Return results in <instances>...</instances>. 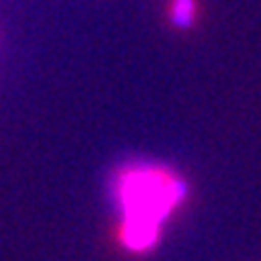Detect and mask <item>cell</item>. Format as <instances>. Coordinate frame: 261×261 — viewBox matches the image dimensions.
I'll list each match as a JSON object with an SVG mask.
<instances>
[{
  "mask_svg": "<svg viewBox=\"0 0 261 261\" xmlns=\"http://www.w3.org/2000/svg\"><path fill=\"white\" fill-rule=\"evenodd\" d=\"M112 196L119 208V244L130 254H148L162 237V225L187 201L189 187L172 167L133 162L116 169Z\"/></svg>",
  "mask_w": 261,
  "mask_h": 261,
  "instance_id": "1",
  "label": "cell"
},
{
  "mask_svg": "<svg viewBox=\"0 0 261 261\" xmlns=\"http://www.w3.org/2000/svg\"><path fill=\"white\" fill-rule=\"evenodd\" d=\"M169 22L179 29H189L198 17V0H169Z\"/></svg>",
  "mask_w": 261,
  "mask_h": 261,
  "instance_id": "2",
  "label": "cell"
}]
</instances>
